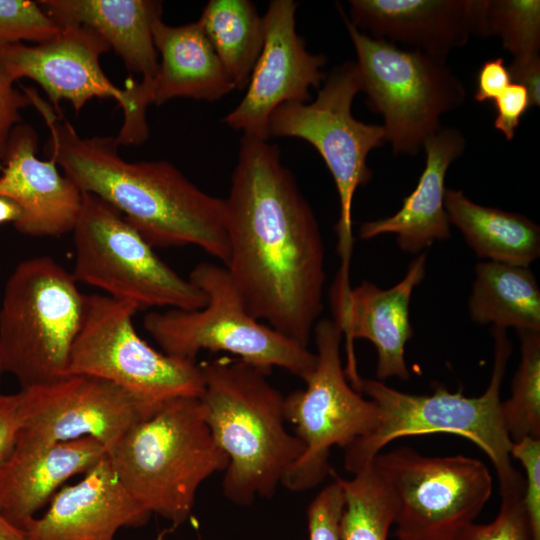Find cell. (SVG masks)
Returning <instances> with one entry per match:
<instances>
[{"instance_id": "obj_26", "label": "cell", "mask_w": 540, "mask_h": 540, "mask_svg": "<svg viewBox=\"0 0 540 540\" xmlns=\"http://www.w3.org/2000/svg\"><path fill=\"white\" fill-rule=\"evenodd\" d=\"M475 274L468 301L474 322L540 331V290L529 267L487 261Z\"/></svg>"}, {"instance_id": "obj_25", "label": "cell", "mask_w": 540, "mask_h": 540, "mask_svg": "<svg viewBox=\"0 0 540 540\" xmlns=\"http://www.w3.org/2000/svg\"><path fill=\"white\" fill-rule=\"evenodd\" d=\"M444 206L449 222L479 258L529 267L539 257L540 228L529 218L479 205L461 190L446 189Z\"/></svg>"}, {"instance_id": "obj_38", "label": "cell", "mask_w": 540, "mask_h": 540, "mask_svg": "<svg viewBox=\"0 0 540 540\" xmlns=\"http://www.w3.org/2000/svg\"><path fill=\"white\" fill-rule=\"evenodd\" d=\"M511 83L504 59L501 57L489 59L478 71L474 98L477 102L494 101Z\"/></svg>"}, {"instance_id": "obj_13", "label": "cell", "mask_w": 540, "mask_h": 540, "mask_svg": "<svg viewBox=\"0 0 540 540\" xmlns=\"http://www.w3.org/2000/svg\"><path fill=\"white\" fill-rule=\"evenodd\" d=\"M372 465L395 497L398 540H450L492 492L486 465L463 455L428 457L404 446L379 453Z\"/></svg>"}, {"instance_id": "obj_36", "label": "cell", "mask_w": 540, "mask_h": 540, "mask_svg": "<svg viewBox=\"0 0 540 540\" xmlns=\"http://www.w3.org/2000/svg\"><path fill=\"white\" fill-rule=\"evenodd\" d=\"M31 105L24 91L14 88L0 70V164L4 158L12 130L22 122L20 110Z\"/></svg>"}, {"instance_id": "obj_4", "label": "cell", "mask_w": 540, "mask_h": 540, "mask_svg": "<svg viewBox=\"0 0 540 540\" xmlns=\"http://www.w3.org/2000/svg\"><path fill=\"white\" fill-rule=\"evenodd\" d=\"M494 364L485 392L466 397L439 386L432 395L398 391L382 381L361 378L359 392L377 408L375 428L344 449V465L355 474L372 463L391 441L405 436L432 433L460 435L474 442L491 460L500 495L524 494L525 479L513 466L512 441L504 425L500 388L512 352L506 329L492 327Z\"/></svg>"}, {"instance_id": "obj_39", "label": "cell", "mask_w": 540, "mask_h": 540, "mask_svg": "<svg viewBox=\"0 0 540 540\" xmlns=\"http://www.w3.org/2000/svg\"><path fill=\"white\" fill-rule=\"evenodd\" d=\"M512 83L524 86L530 97L531 106L540 105V58L539 56L514 59L508 67Z\"/></svg>"}, {"instance_id": "obj_17", "label": "cell", "mask_w": 540, "mask_h": 540, "mask_svg": "<svg viewBox=\"0 0 540 540\" xmlns=\"http://www.w3.org/2000/svg\"><path fill=\"white\" fill-rule=\"evenodd\" d=\"M426 258V253L419 254L404 278L389 289L363 281L341 300L331 302L333 320L345 338V374L356 391L359 392L362 377L357 369L353 342L359 338L369 340L377 350L378 379L409 378L405 362V345L413 334L409 304L414 288L425 278Z\"/></svg>"}, {"instance_id": "obj_19", "label": "cell", "mask_w": 540, "mask_h": 540, "mask_svg": "<svg viewBox=\"0 0 540 540\" xmlns=\"http://www.w3.org/2000/svg\"><path fill=\"white\" fill-rule=\"evenodd\" d=\"M38 135L26 123L12 130L0 176V196L13 200L22 210L13 224L27 236H60L72 232L77 221L82 192L49 158L37 157Z\"/></svg>"}, {"instance_id": "obj_10", "label": "cell", "mask_w": 540, "mask_h": 540, "mask_svg": "<svg viewBox=\"0 0 540 540\" xmlns=\"http://www.w3.org/2000/svg\"><path fill=\"white\" fill-rule=\"evenodd\" d=\"M341 15L357 55L361 91L380 113L394 153L415 155L440 129V117L465 100V89L445 65L420 50L375 39Z\"/></svg>"}, {"instance_id": "obj_5", "label": "cell", "mask_w": 540, "mask_h": 540, "mask_svg": "<svg viewBox=\"0 0 540 540\" xmlns=\"http://www.w3.org/2000/svg\"><path fill=\"white\" fill-rule=\"evenodd\" d=\"M108 456L133 498L175 526L190 517L202 483L228 465L199 397L163 403L134 425Z\"/></svg>"}, {"instance_id": "obj_16", "label": "cell", "mask_w": 540, "mask_h": 540, "mask_svg": "<svg viewBox=\"0 0 540 540\" xmlns=\"http://www.w3.org/2000/svg\"><path fill=\"white\" fill-rule=\"evenodd\" d=\"M110 50L92 29L60 26L53 39L35 45L17 43L0 48V70L11 81L29 78L37 82L61 113L59 102L69 101L76 112L92 98H113L120 107L125 91L105 75L100 57Z\"/></svg>"}, {"instance_id": "obj_37", "label": "cell", "mask_w": 540, "mask_h": 540, "mask_svg": "<svg viewBox=\"0 0 540 540\" xmlns=\"http://www.w3.org/2000/svg\"><path fill=\"white\" fill-rule=\"evenodd\" d=\"M22 422L21 395L0 393V463L12 452Z\"/></svg>"}, {"instance_id": "obj_6", "label": "cell", "mask_w": 540, "mask_h": 540, "mask_svg": "<svg viewBox=\"0 0 540 540\" xmlns=\"http://www.w3.org/2000/svg\"><path fill=\"white\" fill-rule=\"evenodd\" d=\"M77 283L49 256L21 261L7 279L0 307V361L21 389L68 375L86 306Z\"/></svg>"}, {"instance_id": "obj_32", "label": "cell", "mask_w": 540, "mask_h": 540, "mask_svg": "<svg viewBox=\"0 0 540 540\" xmlns=\"http://www.w3.org/2000/svg\"><path fill=\"white\" fill-rule=\"evenodd\" d=\"M450 540H535L523 494L501 496L500 510L492 522H472L460 529Z\"/></svg>"}, {"instance_id": "obj_15", "label": "cell", "mask_w": 540, "mask_h": 540, "mask_svg": "<svg viewBox=\"0 0 540 540\" xmlns=\"http://www.w3.org/2000/svg\"><path fill=\"white\" fill-rule=\"evenodd\" d=\"M293 0H272L263 15L264 43L240 103L223 122L243 135L268 140L269 119L286 103H307L325 80V56L310 53L296 31Z\"/></svg>"}, {"instance_id": "obj_24", "label": "cell", "mask_w": 540, "mask_h": 540, "mask_svg": "<svg viewBox=\"0 0 540 540\" xmlns=\"http://www.w3.org/2000/svg\"><path fill=\"white\" fill-rule=\"evenodd\" d=\"M153 39L160 61L152 104L177 97L213 102L235 90L198 21L170 26L159 20Z\"/></svg>"}, {"instance_id": "obj_11", "label": "cell", "mask_w": 540, "mask_h": 540, "mask_svg": "<svg viewBox=\"0 0 540 540\" xmlns=\"http://www.w3.org/2000/svg\"><path fill=\"white\" fill-rule=\"evenodd\" d=\"M137 311L126 300L86 295L68 374L107 380L155 407L179 397H200L204 386L201 365L150 346L135 329Z\"/></svg>"}, {"instance_id": "obj_34", "label": "cell", "mask_w": 540, "mask_h": 540, "mask_svg": "<svg viewBox=\"0 0 540 540\" xmlns=\"http://www.w3.org/2000/svg\"><path fill=\"white\" fill-rule=\"evenodd\" d=\"M511 458L525 470L523 502L535 540H540V438L525 437L512 442Z\"/></svg>"}, {"instance_id": "obj_21", "label": "cell", "mask_w": 540, "mask_h": 540, "mask_svg": "<svg viewBox=\"0 0 540 540\" xmlns=\"http://www.w3.org/2000/svg\"><path fill=\"white\" fill-rule=\"evenodd\" d=\"M107 455L103 445L90 437L38 449L14 447L0 463V506L5 516L23 529L68 480L85 474Z\"/></svg>"}, {"instance_id": "obj_18", "label": "cell", "mask_w": 540, "mask_h": 540, "mask_svg": "<svg viewBox=\"0 0 540 540\" xmlns=\"http://www.w3.org/2000/svg\"><path fill=\"white\" fill-rule=\"evenodd\" d=\"M150 517L107 455L76 483L63 486L23 530L28 540H115L120 529L142 527Z\"/></svg>"}, {"instance_id": "obj_14", "label": "cell", "mask_w": 540, "mask_h": 540, "mask_svg": "<svg viewBox=\"0 0 540 540\" xmlns=\"http://www.w3.org/2000/svg\"><path fill=\"white\" fill-rule=\"evenodd\" d=\"M19 392L22 422L14 447L23 449L90 437L109 455L134 425L160 407L112 382L83 374H68Z\"/></svg>"}, {"instance_id": "obj_35", "label": "cell", "mask_w": 540, "mask_h": 540, "mask_svg": "<svg viewBox=\"0 0 540 540\" xmlns=\"http://www.w3.org/2000/svg\"><path fill=\"white\" fill-rule=\"evenodd\" d=\"M493 102L496 110L494 127L507 140H512L522 116L531 107L529 93L524 86L511 83Z\"/></svg>"}, {"instance_id": "obj_31", "label": "cell", "mask_w": 540, "mask_h": 540, "mask_svg": "<svg viewBox=\"0 0 540 540\" xmlns=\"http://www.w3.org/2000/svg\"><path fill=\"white\" fill-rule=\"evenodd\" d=\"M59 32L38 1L0 0V48L24 41L44 43Z\"/></svg>"}, {"instance_id": "obj_33", "label": "cell", "mask_w": 540, "mask_h": 540, "mask_svg": "<svg viewBox=\"0 0 540 540\" xmlns=\"http://www.w3.org/2000/svg\"><path fill=\"white\" fill-rule=\"evenodd\" d=\"M343 507V490L339 482L334 479L314 497L308 506V540H341L340 520Z\"/></svg>"}, {"instance_id": "obj_1", "label": "cell", "mask_w": 540, "mask_h": 540, "mask_svg": "<svg viewBox=\"0 0 540 540\" xmlns=\"http://www.w3.org/2000/svg\"><path fill=\"white\" fill-rule=\"evenodd\" d=\"M225 202L224 266L249 313L307 347L323 310L316 216L278 146L243 135Z\"/></svg>"}, {"instance_id": "obj_22", "label": "cell", "mask_w": 540, "mask_h": 540, "mask_svg": "<svg viewBox=\"0 0 540 540\" xmlns=\"http://www.w3.org/2000/svg\"><path fill=\"white\" fill-rule=\"evenodd\" d=\"M38 3L59 26L82 25L100 35L122 58L127 70L141 76L139 88L152 96L159 64L153 26L161 20L160 1L42 0Z\"/></svg>"}, {"instance_id": "obj_41", "label": "cell", "mask_w": 540, "mask_h": 540, "mask_svg": "<svg viewBox=\"0 0 540 540\" xmlns=\"http://www.w3.org/2000/svg\"><path fill=\"white\" fill-rule=\"evenodd\" d=\"M21 216L22 210L13 200L0 196V224H15Z\"/></svg>"}, {"instance_id": "obj_7", "label": "cell", "mask_w": 540, "mask_h": 540, "mask_svg": "<svg viewBox=\"0 0 540 540\" xmlns=\"http://www.w3.org/2000/svg\"><path fill=\"white\" fill-rule=\"evenodd\" d=\"M189 279L206 296L202 308L152 311L144 317L145 330L162 352L196 361L202 350L224 351L267 375L280 367L303 381L309 377L316 354L253 317L224 266L202 262Z\"/></svg>"}, {"instance_id": "obj_3", "label": "cell", "mask_w": 540, "mask_h": 540, "mask_svg": "<svg viewBox=\"0 0 540 540\" xmlns=\"http://www.w3.org/2000/svg\"><path fill=\"white\" fill-rule=\"evenodd\" d=\"M200 365L205 419L228 458L223 496L239 506L271 498L305 449L285 427L284 396L267 374L239 359Z\"/></svg>"}, {"instance_id": "obj_27", "label": "cell", "mask_w": 540, "mask_h": 540, "mask_svg": "<svg viewBox=\"0 0 540 540\" xmlns=\"http://www.w3.org/2000/svg\"><path fill=\"white\" fill-rule=\"evenodd\" d=\"M198 23L235 89H245L264 43L263 16L248 0H210Z\"/></svg>"}, {"instance_id": "obj_23", "label": "cell", "mask_w": 540, "mask_h": 540, "mask_svg": "<svg viewBox=\"0 0 540 540\" xmlns=\"http://www.w3.org/2000/svg\"><path fill=\"white\" fill-rule=\"evenodd\" d=\"M425 168L414 191L404 198L394 215L366 221L359 228L361 239L393 233L398 246L419 253L437 240L450 237L449 219L444 206L445 176L451 163L465 150V139L454 128H441L428 138Z\"/></svg>"}, {"instance_id": "obj_28", "label": "cell", "mask_w": 540, "mask_h": 540, "mask_svg": "<svg viewBox=\"0 0 540 540\" xmlns=\"http://www.w3.org/2000/svg\"><path fill=\"white\" fill-rule=\"evenodd\" d=\"M351 479L333 474L342 487L341 540H387L395 522V497L372 463Z\"/></svg>"}, {"instance_id": "obj_8", "label": "cell", "mask_w": 540, "mask_h": 540, "mask_svg": "<svg viewBox=\"0 0 540 540\" xmlns=\"http://www.w3.org/2000/svg\"><path fill=\"white\" fill-rule=\"evenodd\" d=\"M360 91L356 62L347 61L326 76L315 100L283 104L269 119V137H295L308 142L318 151L334 179L340 204L336 232L341 259L334 283L341 289L350 287L354 194L371 179L372 171L367 165L369 152L386 142L382 125L354 118L352 103Z\"/></svg>"}, {"instance_id": "obj_20", "label": "cell", "mask_w": 540, "mask_h": 540, "mask_svg": "<svg viewBox=\"0 0 540 540\" xmlns=\"http://www.w3.org/2000/svg\"><path fill=\"white\" fill-rule=\"evenodd\" d=\"M349 21L371 37L416 46L436 59L483 36L486 1L475 0H352Z\"/></svg>"}, {"instance_id": "obj_40", "label": "cell", "mask_w": 540, "mask_h": 540, "mask_svg": "<svg viewBox=\"0 0 540 540\" xmlns=\"http://www.w3.org/2000/svg\"><path fill=\"white\" fill-rule=\"evenodd\" d=\"M0 540H28L23 529L13 524L0 506Z\"/></svg>"}, {"instance_id": "obj_30", "label": "cell", "mask_w": 540, "mask_h": 540, "mask_svg": "<svg viewBox=\"0 0 540 540\" xmlns=\"http://www.w3.org/2000/svg\"><path fill=\"white\" fill-rule=\"evenodd\" d=\"M495 35L514 59L539 56L540 1H486L483 36Z\"/></svg>"}, {"instance_id": "obj_42", "label": "cell", "mask_w": 540, "mask_h": 540, "mask_svg": "<svg viewBox=\"0 0 540 540\" xmlns=\"http://www.w3.org/2000/svg\"><path fill=\"white\" fill-rule=\"evenodd\" d=\"M4 374V371H3V368H2V365H1V361H0V385H1V379H2V375Z\"/></svg>"}, {"instance_id": "obj_9", "label": "cell", "mask_w": 540, "mask_h": 540, "mask_svg": "<svg viewBox=\"0 0 540 540\" xmlns=\"http://www.w3.org/2000/svg\"><path fill=\"white\" fill-rule=\"evenodd\" d=\"M72 233V274L77 282L132 302L138 310H196L206 304L205 294L159 258L126 218L100 197L82 192Z\"/></svg>"}, {"instance_id": "obj_29", "label": "cell", "mask_w": 540, "mask_h": 540, "mask_svg": "<svg viewBox=\"0 0 540 540\" xmlns=\"http://www.w3.org/2000/svg\"><path fill=\"white\" fill-rule=\"evenodd\" d=\"M521 358L512 380L511 397L501 402L505 428L512 442L540 438V331H517Z\"/></svg>"}, {"instance_id": "obj_12", "label": "cell", "mask_w": 540, "mask_h": 540, "mask_svg": "<svg viewBox=\"0 0 540 540\" xmlns=\"http://www.w3.org/2000/svg\"><path fill=\"white\" fill-rule=\"evenodd\" d=\"M316 364L306 387L284 397L286 421L303 442L302 456L290 467L282 485L295 492L320 484L331 472L330 450L347 448L368 435L377 422V408L349 383L341 360L342 333L334 320L315 324Z\"/></svg>"}, {"instance_id": "obj_2", "label": "cell", "mask_w": 540, "mask_h": 540, "mask_svg": "<svg viewBox=\"0 0 540 540\" xmlns=\"http://www.w3.org/2000/svg\"><path fill=\"white\" fill-rule=\"evenodd\" d=\"M25 92L49 129V158L81 192L116 208L153 248L193 245L226 265L223 198L201 190L167 161L123 159L115 137H81L36 91Z\"/></svg>"}]
</instances>
